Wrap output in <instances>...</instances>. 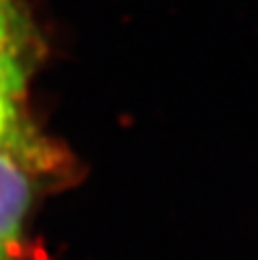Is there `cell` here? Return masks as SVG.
Instances as JSON below:
<instances>
[{
	"label": "cell",
	"instance_id": "1",
	"mask_svg": "<svg viewBox=\"0 0 258 260\" xmlns=\"http://www.w3.org/2000/svg\"><path fill=\"white\" fill-rule=\"evenodd\" d=\"M47 162V148L33 142L16 124L0 136V252L20 236L35 175Z\"/></svg>",
	"mask_w": 258,
	"mask_h": 260
},
{
	"label": "cell",
	"instance_id": "2",
	"mask_svg": "<svg viewBox=\"0 0 258 260\" xmlns=\"http://www.w3.org/2000/svg\"><path fill=\"white\" fill-rule=\"evenodd\" d=\"M26 26L12 0H0V106L14 104L24 87Z\"/></svg>",
	"mask_w": 258,
	"mask_h": 260
},
{
	"label": "cell",
	"instance_id": "3",
	"mask_svg": "<svg viewBox=\"0 0 258 260\" xmlns=\"http://www.w3.org/2000/svg\"><path fill=\"white\" fill-rule=\"evenodd\" d=\"M16 124V110L12 106H0V136Z\"/></svg>",
	"mask_w": 258,
	"mask_h": 260
}]
</instances>
